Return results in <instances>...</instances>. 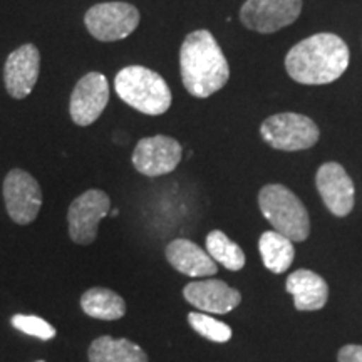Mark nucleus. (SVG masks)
<instances>
[{
    "instance_id": "dca6fc26",
    "label": "nucleus",
    "mask_w": 362,
    "mask_h": 362,
    "mask_svg": "<svg viewBox=\"0 0 362 362\" xmlns=\"http://www.w3.org/2000/svg\"><path fill=\"white\" fill-rule=\"evenodd\" d=\"M285 288L293 297V304L298 310H319L327 304V282L312 270L300 269L293 272L288 275Z\"/></svg>"
},
{
    "instance_id": "6e6552de",
    "label": "nucleus",
    "mask_w": 362,
    "mask_h": 362,
    "mask_svg": "<svg viewBox=\"0 0 362 362\" xmlns=\"http://www.w3.org/2000/svg\"><path fill=\"white\" fill-rule=\"evenodd\" d=\"M111 200L103 189H88L71 203L67 223L72 242L89 245L98 237L99 221L110 214Z\"/></svg>"
},
{
    "instance_id": "412c9836",
    "label": "nucleus",
    "mask_w": 362,
    "mask_h": 362,
    "mask_svg": "<svg viewBox=\"0 0 362 362\" xmlns=\"http://www.w3.org/2000/svg\"><path fill=\"white\" fill-rule=\"evenodd\" d=\"M188 322L200 336L208 339V341L228 342L232 339V329L211 315L202 314V312H192L188 315Z\"/></svg>"
},
{
    "instance_id": "20e7f679",
    "label": "nucleus",
    "mask_w": 362,
    "mask_h": 362,
    "mask_svg": "<svg viewBox=\"0 0 362 362\" xmlns=\"http://www.w3.org/2000/svg\"><path fill=\"white\" fill-rule=\"evenodd\" d=\"M259 206L275 232L292 242H304L310 233V218L304 203L284 185H267L259 193Z\"/></svg>"
},
{
    "instance_id": "9b49d317",
    "label": "nucleus",
    "mask_w": 362,
    "mask_h": 362,
    "mask_svg": "<svg viewBox=\"0 0 362 362\" xmlns=\"http://www.w3.org/2000/svg\"><path fill=\"white\" fill-rule=\"evenodd\" d=\"M110 101V84L101 72H88L72 89L69 112L78 126H89L99 119Z\"/></svg>"
},
{
    "instance_id": "f03ea898",
    "label": "nucleus",
    "mask_w": 362,
    "mask_h": 362,
    "mask_svg": "<svg viewBox=\"0 0 362 362\" xmlns=\"http://www.w3.org/2000/svg\"><path fill=\"white\" fill-rule=\"evenodd\" d=\"M180 71L185 89L194 98H210L230 79V67L223 51L210 30L188 34L180 49Z\"/></svg>"
},
{
    "instance_id": "423d86ee",
    "label": "nucleus",
    "mask_w": 362,
    "mask_h": 362,
    "mask_svg": "<svg viewBox=\"0 0 362 362\" xmlns=\"http://www.w3.org/2000/svg\"><path fill=\"white\" fill-rule=\"evenodd\" d=\"M139 11L128 2H101L86 12L88 33L101 42H115L129 37L139 25Z\"/></svg>"
},
{
    "instance_id": "f257e3e1",
    "label": "nucleus",
    "mask_w": 362,
    "mask_h": 362,
    "mask_svg": "<svg viewBox=\"0 0 362 362\" xmlns=\"http://www.w3.org/2000/svg\"><path fill=\"white\" fill-rule=\"evenodd\" d=\"M349 47L336 34H315L293 45L285 57L288 76L300 84H330L347 71Z\"/></svg>"
},
{
    "instance_id": "f8f14e48",
    "label": "nucleus",
    "mask_w": 362,
    "mask_h": 362,
    "mask_svg": "<svg viewBox=\"0 0 362 362\" xmlns=\"http://www.w3.org/2000/svg\"><path fill=\"white\" fill-rule=\"evenodd\" d=\"M317 189L327 210L336 216L349 215L354 208L356 188L354 181L347 175L342 165L336 161L324 163L317 171Z\"/></svg>"
},
{
    "instance_id": "39448f33",
    "label": "nucleus",
    "mask_w": 362,
    "mask_h": 362,
    "mask_svg": "<svg viewBox=\"0 0 362 362\" xmlns=\"http://www.w3.org/2000/svg\"><path fill=\"white\" fill-rule=\"evenodd\" d=\"M260 134L267 144L282 151H302L319 141L320 131L310 117L297 112H280L262 123Z\"/></svg>"
},
{
    "instance_id": "0eeeda50",
    "label": "nucleus",
    "mask_w": 362,
    "mask_h": 362,
    "mask_svg": "<svg viewBox=\"0 0 362 362\" xmlns=\"http://www.w3.org/2000/svg\"><path fill=\"white\" fill-rule=\"evenodd\" d=\"M304 0H247L240 8V21L247 29L272 34L293 24Z\"/></svg>"
},
{
    "instance_id": "6ab92c4d",
    "label": "nucleus",
    "mask_w": 362,
    "mask_h": 362,
    "mask_svg": "<svg viewBox=\"0 0 362 362\" xmlns=\"http://www.w3.org/2000/svg\"><path fill=\"white\" fill-rule=\"evenodd\" d=\"M81 307L86 314L99 320H117L126 314L123 297L117 296L110 288H89L81 297Z\"/></svg>"
},
{
    "instance_id": "4468645a",
    "label": "nucleus",
    "mask_w": 362,
    "mask_h": 362,
    "mask_svg": "<svg viewBox=\"0 0 362 362\" xmlns=\"http://www.w3.org/2000/svg\"><path fill=\"white\" fill-rule=\"evenodd\" d=\"M183 296L197 309L210 314H228L242 302L238 291L223 280H198L185 287Z\"/></svg>"
},
{
    "instance_id": "2eb2a0df",
    "label": "nucleus",
    "mask_w": 362,
    "mask_h": 362,
    "mask_svg": "<svg viewBox=\"0 0 362 362\" xmlns=\"http://www.w3.org/2000/svg\"><path fill=\"white\" fill-rule=\"evenodd\" d=\"M166 259L173 269L188 277H211L218 272L215 260L208 255V252L202 250L197 243L187 238H176L170 242L166 247Z\"/></svg>"
},
{
    "instance_id": "b1692460",
    "label": "nucleus",
    "mask_w": 362,
    "mask_h": 362,
    "mask_svg": "<svg viewBox=\"0 0 362 362\" xmlns=\"http://www.w3.org/2000/svg\"><path fill=\"white\" fill-rule=\"evenodd\" d=\"M37 362H44V361H37Z\"/></svg>"
},
{
    "instance_id": "7ed1b4c3",
    "label": "nucleus",
    "mask_w": 362,
    "mask_h": 362,
    "mask_svg": "<svg viewBox=\"0 0 362 362\" xmlns=\"http://www.w3.org/2000/svg\"><path fill=\"white\" fill-rule=\"evenodd\" d=\"M115 88L119 99L148 116L163 115L173 101L168 83L144 66L123 67L116 74Z\"/></svg>"
},
{
    "instance_id": "5701e85b",
    "label": "nucleus",
    "mask_w": 362,
    "mask_h": 362,
    "mask_svg": "<svg viewBox=\"0 0 362 362\" xmlns=\"http://www.w3.org/2000/svg\"><path fill=\"white\" fill-rule=\"evenodd\" d=\"M339 362H362V346L357 344H349L344 346L337 354Z\"/></svg>"
},
{
    "instance_id": "aec40b11",
    "label": "nucleus",
    "mask_w": 362,
    "mask_h": 362,
    "mask_svg": "<svg viewBox=\"0 0 362 362\" xmlns=\"http://www.w3.org/2000/svg\"><path fill=\"white\" fill-rule=\"evenodd\" d=\"M206 252L211 259L228 270H240L245 265V253L242 248L220 230H214V232L208 233Z\"/></svg>"
},
{
    "instance_id": "a211bd4d",
    "label": "nucleus",
    "mask_w": 362,
    "mask_h": 362,
    "mask_svg": "<svg viewBox=\"0 0 362 362\" xmlns=\"http://www.w3.org/2000/svg\"><path fill=\"white\" fill-rule=\"evenodd\" d=\"M259 250L264 265L274 274H284L291 269L296 250L293 242L279 232H265L259 240Z\"/></svg>"
},
{
    "instance_id": "1a4fd4ad",
    "label": "nucleus",
    "mask_w": 362,
    "mask_h": 362,
    "mask_svg": "<svg viewBox=\"0 0 362 362\" xmlns=\"http://www.w3.org/2000/svg\"><path fill=\"white\" fill-rule=\"evenodd\" d=\"M4 200L7 214L19 225L37 218L42 206V192L37 180L24 170H12L4 180Z\"/></svg>"
},
{
    "instance_id": "ddd939ff",
    "label": "nucleus",
    "mask_w": 362,
    "mask_h": 362,
    "mask_svg": "<svg viewBox=\"0 0 362 362\" xmlns=\"http://www.w3.org/2000/svg\"><path fill=\"white\" fill-rule=\"evenodd\" d=\"M40 72V52L34 44H24L8 54L4 66V83L13 99H24L33 93Z\"/></svg>"
},
{
    "instance_id": "f3484780",
    "label": "nucleus",
    "mask_w": 362,
    "mask_h": 362,
    "mask_svg": "<svg viewBox=\"0 0 362 362\" xmlns=\"http://www.w3.org/2000/svg\"><path fill=\"white\" fill-rule=\"evenodd\" d=\"M89 362H148V356L128 339L103 336L90 344Z\"/></svg>"
},
{
    "instance_id": "9d476101",
    "label": "nucleus",
    "mask_w": 362,
    "mask_h": 362,
    "mask_svg": "<svg viewBox=\"0 0 362 362\" xmlns=\"http://www.w3.org/2000/svg\"><path fill=\"white\" fill-rule=\"evenodd\" d=\"M183 148L175 138L165 134L143 138L136 144L133 156L134 168L144 176H163L180 165Z\"/></svg>"
},
{
    "instance_id": "4be33fe9",
    "label": "nucleus",
    "mask_w": 362,
    "mask_h": 362,
    "mask_svg": "<svg viewBox=\"0 0 362 362\" xmlns=\"http://www.w3.org/2000/svg\"><path fill=\"white\" fill-rule=\"evenodd\" d=\"M12 325L16 329H19L21 332L39 337L42 341H49V339L56 336V329L37 315H13Z\"/></svg>"
}]
</instances>
